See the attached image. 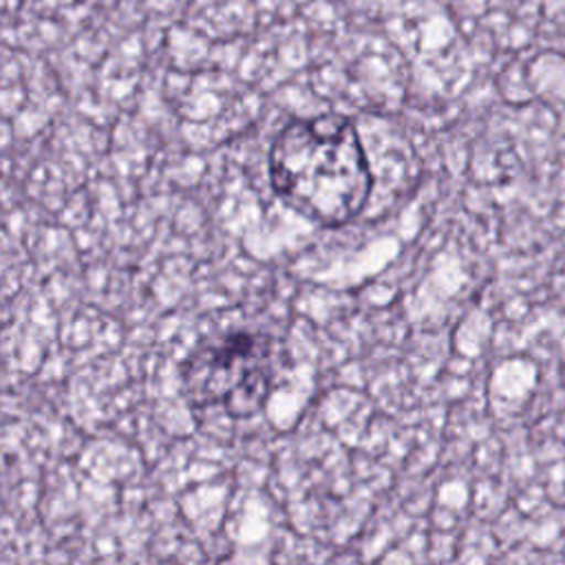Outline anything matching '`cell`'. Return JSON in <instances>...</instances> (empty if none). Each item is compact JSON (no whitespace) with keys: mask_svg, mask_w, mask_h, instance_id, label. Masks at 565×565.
I'll return each mask as SVG.
<instances>
[{"mask_svg":"<svg viewBox=\"0 0 565 565\" xmlns=\"http://www.w3.org/2000/svg\"><path fill=\"white\" fill-rule=\"evenodd\" d=\"M269 174L287 205L322 225L351 221L371 192V170L358 132L338 115L285 126L269 152Z\"/></svg>","mask_w":565,"mask_h":565,"instance_id":"cell-1","label":"cell"},{"mask_svg":"<svg viewBox=\"0 0 565 565\" xmlns=\"http://www.w3.org/2000/svg\"><path fill=\"white\" fill-rule=\"evenodd\" d=\"M276 342L260 331H227L203 342L183 366V384L199 408L232 417L254 415L271 393Z\"/></svg>","mask_w":565,"mask_h":565,"instance_id":"cell-2","label":"cell"}]
</instances>
